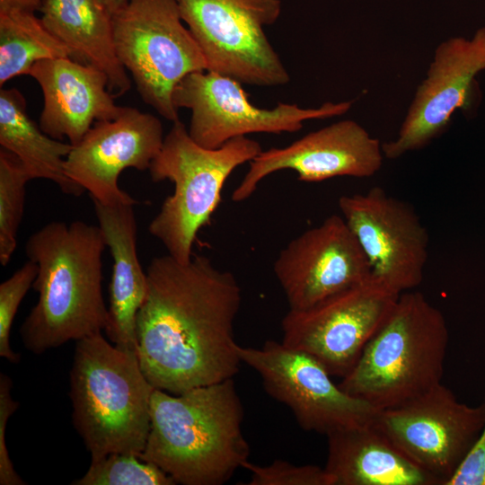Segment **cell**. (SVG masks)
Returning a JSON list of instances; mask_svg holds the SVG:
<instances>
[{"label":"cell","mask_w":485,"mask_h":485,"mask_svg":"<svg viewBox=\"0 0 485 485\" xmlns=\"http://www.w3.org/2000/svg\"><path fill=\"white\" fill-rule=\"evenodd\" d=\"M447 345L442 312L422 293L403 292L339 386L377 410L401 405L442 383Z\"/></svg>","instance_id":"5b68a950"},{"label":"cell","mask_w":485,"mask_h":485,"mask_svg":"<svg viewBox=\"0 0 485 485\" xmlns=\"http://www.w3.org/2000/svg\"><path fill=\"white\" fill-rule=\"evenodd\" d=\"M382 144L357 122L340 120L313 131L282 148L261 151L232 193V200L250 198L268 175L292 170L303 181H322L334 177L368 178L383 165Z\"/></svg>","instance_id":"e0dca14e"},{"label":"cell","mask_w":485,"mask_h":485,"mask_svg":"<svg viewBox=\"0 0 485 485\" xmlns=\"http://www.w3.org/2000/svg\"><path fill=\"white\" fill-rule=\"evenodd\" d=\"M172 100L178 110H190L189 134L209 149L253 133L295 132L305 120L340 116L352 106L351 101H328L305 109L279 102L272 109L259 108L250 102L241 83L209 70L186 75L175 87Z\"/></svg>","instance_id":"8fae6325"},{"label":"cell","mask_w":485,"mask_h":485,"mask_svg":"<svg viewBox=\"0 0 485 485\" xmlns=\"http://www.w3.org/2000/svg\"><path fill=\"white\" fill-rule=\"evenodd\" d=\"M40 11L45 26L70 49L72 58L107 75L115 98L130 89L115 48L113 14L101 0H44Z\"/></svg>","instance_id":"44dd1931"},{"label":"cell","mask_w":485,"mask_h":485,"mask_svg":"<svg viewBox=\"0 0 485 485\" xmlns=\"http://www.w3.org/2000/svg\"><path fill=\"white\" fill-rule=\"evenodd\" d=\"M261 151L259 142L247 136L216 149L205 148L180 119L172 122L149 168L154 181L169 180L174 185L148 226L170 256L181 263L190 261L197 234L218 207L225 181Z\"/></svg>","instance_id":"8992f818"},{"label":"cell","mask_w":485,"mask_h":485,"mask_svg":"<svg viewBox=\"0 0 485 485\" xmlns=\"http://www.w3.org/2000/svg\"><path fill=\"white\" fill-rule=\"evenodd\" d=\"M485 403L460 402L442 383L401 405L380 410L374 425L411 462L445 485L480 436Z\"/></svg>","instance_id":"7c38bea8"},{"label":"cell","mask_w":485,"mask_h":485,"mask_svg":"<svg viewBox=\"0 0 485 485\" xmlns=\"http://www.w3.org/2000/svg\"><path fill=\"white\" fill-rule=\"evenodd\" d=\"M273 270L289 310L310 308L371 277L369 262L340 215L289 242Z\"/></svg>","instance_id":"2e32d148"},{"label":"cell","mask_w":485,"mask_h":485,"mask_svg":"<svg viewBox=\"0 0 485 485\" xmlns=\"http://www.w3.org/2000/svg\"><path fill=\"white\" fill-rule=\"evenodd\" d=\"M0 145L19 158L31 180H48L68 195L85 191L65 172L73 146L49 137L29 117L26 99L16 88L0 91Z\"/></svg>","instance_id":"7402d4cb"},{"label":"cell","mask_w":485,"mask_h":485,"mask_svg":"<svg viewBox=\"0 0 485 485\" xmlns=\"http://www.w3.org/2000/svg\"><path fill=\"white\" fill-rule=\"evenodd\" d=\"M101 227L76 220L53 221L25 243L28 260L38 266L32 285L38 301L20 328L24 348L40 355L68 341L102 332L109 310L102 296Z\"/></svg>","instance_id":"7a4b0ae2"},{"label":"cell","mask_w":485,"mask_h":485,"mask_svg":"<svg viewBox=\"0 0 485 485\" xmlns=\"http://www.w3.org/2000/svg\"><path fill=\"white\" fill-rule=\"evenodd\" d=\"M242 362L255 370L264 390L287 406L307 432L331 433L372 423L378 411L349 395L313 356L267 340L261 348L237 346Z\"/></svg>","instance_id":"30bf717a"},{"label":"cell","mask_w":485,"mask_h":485,"mask_svg":"<svg viewBox=\"0 0 485 485\" xmlns=\"http://www.w3.org/2000/svg\"><path fill=\"white\" fill-rule=\"evenodd\" d=\"M326 436L324 469L334 485H438L373 422Z\"/></svg>","instance_id":"ffe728a7"},{"label":"cell","mask_w":485,"mask_h":485,"mask_svg":"<svg viewBox=\"0 0 485 485\" xmlns=\"http://www.w3.org/2000/svg\"><path fill=\"white\" fill-rule=\"evenodd\" d=\"M401 294L372 276L281 321V342L315 357L331 376L343 378L384 324Z\"/></svg>","instance_id":"9c48e42d"},{"label":"cell","mask_w":485,"mask_h":485,"mask_svg":"<svg viewBox=\"0 0 485 485\" xmlns=\"http://www.w3.org/2000/svg\"><path fill=\"white\" fill-rule=\"evenodd\" d=\"M175 2L204 55L207 70L257 86L289 82V74L265 33V27L280 16V0Z\"/></svg>","instance_id":"ba28073f"},{"label":"cell","mask_w":485,"mask_h":485,"mask_svg":"<svg viewBox=\"0 0 485 485\" xmlns=\"http://www.w3.org/2000/svg\"><path fill=\"white\" fill-rule=\"evenodd\" d=\"M113 260L109 321L104 332L115 345L137 352V315L147 293V278L137 252L135 204L93 200Z\"/></svg>","instance_id":"d6986e66"},{"label":"cell","mask_w":485,"mask_h":485,"mask_svg":"<svg viewBox=\"0 0 485 485\" xmlns=\"http://www.w3.org/2000/svg\"><path fill=\"white\" fill-rule=\"evenodd\" d=\"M242 468L251 472L248 485H334L324 467L313 464L295 465L277 459L268 465H259L248 460Z\"/></svg>","instance_id":"4316f807"},{"label":"cell","mask_w":485,"mask_h":485,"mask_svg":"<svg viewBox=\"0 0 485 485\" xmlns=\"http://www.w3.org/2000/svg\"><path fill=\"white\" fill-rule=\"evenodd\" d=\"M140 458L176 484L222 485L250 456L243 407L234 378L173 394L154 389Z\"/></svg>","instance_id":"3957f363"},{"label":"cell","mask_w":485,"mask_h":485,"mask_svg":"<svg viewBox=\"0 0 485 485\" xmlns=\"http://www.w3.org/2000/svg\"><path fill=\"white\" fill-rule=\"evenodd\" d=\"M137 315V355L155 389L178 394L234 376L242 362L234 324L242 295L235 277L206 256L181 263L154 257Z\"/></svg>","instance_id":"6da1fadb"},{"label":"cell","mask_w":485,"mask_h":485,"mask_svg":"<svg viewBox=\"0 0 485 485\" xmlns=\"http://www.w3.org/2000/svg\"><path fill=\"white\" fill-rule=\"evenodd\" d=\"M161 120L123 107L113 119L96 121L65 160L66 176L103 205L136 204L118 183L128 168L149 170L163 143Z\"/></svg>","instance_id":"5bb4252c"},{"label":"cell","mask_w":485,"mask_h":485,"mask_svg":"<svg viewBox=\"0 0 485 485\" xmlns=\"http://www.w3.org/2000/svg\"><path fill=\"white\" fill-rule=\"evenodd\" d=\"M338 204L373 278L399 294L422 282L429 236L412 206L378 186L365 193L343 195Z\"/></svg>","instance_id":"4fadbf2b"},{"label":"cell","mask_w":485,"mask_h":485,"mask_svg":"<svg viewBox=\"0 0 485 485\" xmlns=\"http://www.w3.org/2000/svg\"><path fill=\"white\" fill-rule=\"evenodd\" d=\"M485 69V27L472 39L452 37L434 53L395 139L382 144L393 160L428 146L445 133L457 109L471 106L475 76Z\"/></svg>","instance_id":"9a60e30c"},{"label":"cell","mask_w":485,"mask_h":485,"mask_svg":"<svg viewBox=\"0 0 485 485\" xmlns=\"http://www.w3.org/2000/svg\"><path fill=\"white\" fill-rule=\"evenodd\" d=\"M41 88L44 105L40 127L49 137L74 146L99 120L113 119L123 106L115 103L107 75L70 57L36 63L30 75Z\"/></svg>","instance_id":"ac0fdd59"},{"label":"cell","mask_w":485,"mask_h":485,"mask_svg":"<svg viewBox=\"0 0 485 485\" xmlns=\"http://www.w3.org/2000/svg\"><path fill=\"white\" fill-rule=\"evenodd\" d=\"M31 178L19 158L0 150V262L6 266L17 244L22 219L26 184Z\"/></svg>","instance_id":"cb8c5ba5"},{"label":"cell","mask_w":485,"mask_h":485,"mask_svg":"<svg viewBox=\"0 0 485 485\" xmlns=\"http://www.w3.org/2000/svg\"><path fill=\"white\" fill-rule=\"evenodd\" d=\"M72 57L70 49L57 38L34 12H0V85L45 59Z\"/></svg>","instance_id":"603a6c76"},{"label":"cell","mask_w":485,"mask_h":485,"mask_svg":"<svg viewBox=\"0 0 485 485\" xmlns=\"http://www.w3.org/2000/svg\"><path fill=\"white\" fill-rule=\"evenodd\" d=\"M38 266L28 260L9 278L0 285V357L11 363H18L21 355L11 347L10 332L18 308L32 287Z\"/></svg>","instance_id":"484cf974"},{"label":"cell","mask_w":485,"mask_h":485,"mask_svg":"<svg viewBox=\"0 0 485 485\" xmlns=\"http://www.w3.org/2000/svg\"><path fill=\"white\" fill-rule=\"evenodd\" d=\"M73 485H175L173 479L157 465L132 454L113 453L91 464Z\"/></svg>","instance_id":"d4e9b609"},{"label":"cell","mask_w":485,"mask_h":485,"mask_svg":"<svg viewBox=\"0 0 485 485\" xmlns=\"http://www.w3.org/2000/svg\"><path fill=\"white\" fill-rule=\"evenodd\" d=\"M13 382L5 374L0 375V484L24 485L26 482L14 470L6 447L5 432L10 417L17 410L19 402L12 395Z\"/></svg>","instance_id":"83f0119b"},{"label":"cell","mask_w":485,"mask_h":485,"mask_svg":"<svg viewBox=\"0 0 485 485\" xmlns=\"http://www.w3.org/2000/svg\"><path fill=\"white\" fill-rule=\"evenodd\" d=\"M445 485H485V421L480 436Z\"/></svg>","instance_id":"f1b7e54d"},{"label":"cell","mask_w":485,"mask_h":485,"mask_svg":"<svg viewBox=\"0 0 485 485\" xmlns=\"http://www.w3.org/2000/svg\"><path fill=\"white\" fill-rule=\"evenodd\" d=\"M69 372L72 420L91 461L110 454L143 453L150 431L155 389L137 352L97 332L75 341Z\"/></svg>","instance_id":"277c9868"},{"label":"cell","mask_w":485,"mask_h":485,"mask_svg":"<svg viewBox=\"0 0 485 485\" xmlns=\"http://www.w3.org/2000/svg\"><path fill=\"white\" fill-rule=\"evenodd\" d=\"M110 12L114 14L122 9L128 3V0H101Z\"/></svg>","instance_id":"4dcf8cb0"},{"label":"cell","mask_w":485,"mask_h":485,"mask_svg":"<svg viewBox=\"0 0 485 485\" xmlns=\"http://www.w3.org/2000/svg\"><path fill=\"white\" fill-rule=\"evenodd\" d=\"M117 56L142 100L163 118L179 120L172 95L189 74L207 70L204 55L175 0H128L113 14Z\"/></svg>","instance_id":"52a82bcc"},{"label":"cell","mask_w":485,"mask_h":485,"mask_svg":"<svg viewBox=\"0 0 485 485\" xmlns=\"http://www.w3.org/2000/svg\"><path fill=\"white\" fill-rule=\"evenodd\" d=\"M44 0H0V12L8 10L40 11Z\"/></svg>","instance_id":"f546056e"}]
</instances>
